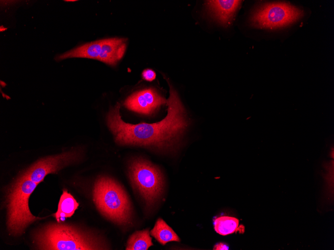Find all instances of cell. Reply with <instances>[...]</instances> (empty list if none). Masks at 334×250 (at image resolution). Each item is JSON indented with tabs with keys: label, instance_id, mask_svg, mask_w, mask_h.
<instances>
[{
	"label": "cell",
	"instance_id": "1",
	"mask_svg": "<svg viewBox=\"0 0 334 250\" xmlns=\"http://www.w3.org/2000/svg\"><path fill=\"white\" fill-rule=\"evenodd\" d=\"M166 81L170 86V96L166 101L168 114L160 121L154 123H128L121 118L119 103L110 108L106 116L107 124L116 143L162 151L175 149L188 126V121L176 91L169 81Z\"/></svg>",
	"mask_w": 334,
	"mask_h": 250
},
{
	"label": "cell",
	"instance_id": "15",
	"mask_svg": "<svg viewBox=\"0 0 334 250\" xmlns=\"http://www.w3.org/2000/svg\"><path fill=\"white\" fill-rule=\"evenodd\" d=\"M239 220L234 217L222 216L214 222V229L218 234L226 236L235 232L238 228Z\"/></svg>",
	"mask_w": 334,
	"mask_h": 250
},
{
	"label": "cell",
	"instance_id": "5",
	"mask_svg": "<svg viewBox=\"0 0 334 250\" xmlns=\"http://www.w3.org/2000/svg\"><path fill=\"white\" fill-rule=\"evenodd\" d=\"M128 171L132 186L146 206L152 208L160 199L164 189L160 170L148 161L137 158L130 162Z\"/></svg>",
	"mask_w": 334,
	"mask_h": 250
},
{
	"label": "cell",
	"instance_id": "2",
	"mask_svg": "<svg viewBox=\"0 0 334 250\" xmlns=\"http://www.w3.org/2000/svg\"><path fill=\"white\" fill-rule=\"evenodd\" d=\"M33 240L38 250H108L106 242L98 235L79 227L50 223L36 230Z\"/></svg>",
	"mask_w": 334,
	"mask_h": 250
},
{
	"label": "cell",
	"instance_id": "8",
	"mask_svg": "<svg viewBox=\"0 0 334 250\" xmlns=\"http://www.w3.org/2000/svg\"><path fill=\"white\" fill-rule=\"evenodd\" d=\"M156 90L148 88L136 92L124 102L128 109L144 115H151L160 106L166 103Z\"/></svg>",
	"mask_w": 334,
	"mask_h": 250
},
{
	"label": "cell",
	"instance_id": "9",
	"mask_svg": "<svg viewBox=\"0 0 334 250\" xmlns=\"http://www.w3.org/2000/svg\"><path fill=\"white\" fill-rule=\"evenodd\" d=\"M126 38L102 39L98 60L110 65H115L123 57L126 48Z\"/></svg>",
	"mask_w": 334,
	"mask_h": 250
},
{
	"label": "cell",
	"instance_id": "16",
	"mask_svg": "<svg viewBox=\"0 0 334 250\" xmlns=\"http://www.w3.org/2000/svg\"><path fill=\"white\" fill-rule=\"evenodd\" d=\"M142 77L146 81H152L156 78V74L151 69H146L142 72Z\"/></svg>",
	"mask_w": 334,
	"mask_h": 250
},
{
	"label": "cell",
	"instance_id": "14",
	"mask_svg": "<svg viewBox=\"0 0 334 250\" xmlns=\"http://www.w3.org/2000/svg\"><path fill=\"white\" fill-rule=\"evenodd\" d=\"M153 244L148 229L134 232L128 238L126 250H147Z\"/></svg>",
	"mask_w": 334,
	"mask_h": 250
},
{
	"label": "cell",
	"instance_id": "6",
	"mask_svg": "<svg viewBox=\"0 0 334 250\" xmlns=\"http://www.w3.org/2000/svg\"><path fill=\"white\" fill-rule=\"evenodd\" d=\"M304 11L286 2L266 3L252 14L250 21L258 27L278 28L288 25L300 19Z\"/></svg>",
	"mask_w": 334,
	"mask_h": 250
},
{
	"label": "cell",
	"instance_id": "17",
	"mask_svg": "<svg viewBox=\"0 0 334 250\" xmlns=\"http://www.w3.org/2000/svg\"><path fill=\"white\" fill-rule=\"evenodd\" d=\"M214 250H228V247L227 245L222 243H220L216 244L214 248Z\"/></svg>",
	"mask_w": 334,
	"mask_h": 250
},
{
	"label": "cell",
	"instance_id": "4",
	"mask_svg": "<svg viewBox=\"0 0 334 250\" xmlns=\"http://www.w3.org/2000/svg\"><path fill=\"white\" fill-rule=\"evenodd\" d=\"M38 184L22 174L8 189L6 196V225L10 235L19 236L32 223L44 218L32 215L28 199Z\"/></svg>",
	"mask_w": 334,
	"mask_h": 250
},
{
	"label": "cell",
	"instance_id": "3",
	"mask_svg": "<svg viewBox=\"0 0 334 250\" xmlns=\"http://www.w3.org/2000/svg\"><path fill=\"white\" fill-rule=\"evenodd\" d=\"M93 198L100 212L117 225L126 226L132 221V208L126 191L118 182L102 176L96 181Z\"/></svg>",
	"mask_w": 334,
	"mask_h": 250
},
{
	"label": "cell",
	"instance_id": "10",
	"mask_svg": "<svg viewBox=\"0 0 334 250\" xmlns=\"http://www.w3.org/2000/svg\"><path fill=\"white\" fill-rule=\"evenodd\" d=\"M241 0H208L206 5L220 24L227 26L234 18Z\"/></svg>",
	"mask_w": 334,
	"mask_h": 250
},
{
	"label": "cell",
	"instance_id": "12",
	"mask_svg": "<svg viewBox=\"0 0 334 250\" xmlns=\"http://www.w3.org/2000/svg\"><path fill=\"white\" fill-rule=\"evenodd\" d=\"M150 234L162 245L170 242H180V239L174 230L162 219L157 220Z\"/></svg>",
	"mask_w": 334,
	"mask_h": 250
},
{
	"label": "cell",
	"instance_id": "11",
	"mask_svg": "<svg viewBox=\"0 0 334 250\" xmlns=\"http://www.w3.org/2000/svg\"><path fill=\"white\" fill-rule=\"evenodd\" d=\"M102 39L86 43L68 51L56 57V61L70 58H86L98 60Z\"/></svg>",
	"mask_w": 334,
	"mask_h": 250
},
{
	"label": "cell",
	"instance_id": "13",
	"mask_svg": "<svg viewBox=\"0 0 334 250\" xmlns=\"http://www.w3.org/2000/svg\"><path fill=\"white\" fill-rule=\"evenodd\" d=\"M79 206L73 196L64 190L60 196L55 217L58 223L64 218L70 217Z\"/></svg>",
	"mask_w": 334,
	"mask_h": 250
},
{
	"label": "cell",
	"instance_id": "7",
	"mask_svg": "<svg viewBox=\"0 0 334 250\" xmlns=\"http://www.w3.org/2000/svg\"><path fill=\"white\" fill-rule=\"evenodd\" d=\"M82 152L74 149L60 154L42 158L36 162L22 174L38 185L48 174L56 173L63 168L80 160Z\"/></svg>",
	"mask_w": 334,
	"mask_h": 250
}]
</instances>
